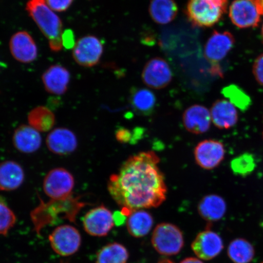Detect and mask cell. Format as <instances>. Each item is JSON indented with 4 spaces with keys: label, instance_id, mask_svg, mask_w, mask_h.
I'll list each match as a JSON object with an SVG mask.
<instances>
[{
    "label": "cell",
    "instance_id": "19",
    "mask_svg": "<svg viewBox=\"0 0 263 263\" xmlns=\"http://www.w3.org/2000/svg\"><path fill=\"white\" fill-rule=\"evenodd\" d=\"M13 144L20 152L31 154L42 145V137L39 132L30 126L23 124L16 128L12 137Z\"/></svg>",
    "mask_w": 263,
    "mask_h": 263
},
{
    "label": "cell",
    "instance_id": "41",
    "mask_svg": "<svg viewBox=\"0 0 263 263\" xmlns=\"http://www.w3.org/2000/svg\"><path fill=\"white\" fill-rule=\"evenodd\" d=\"M261 37H262V42H263V24H262V28H261Z\"/></svg>",
    "mask_w": 263,
    "mask_h": 263
},
{
    "label": "cell",
    "instance_id": "8",
    "mask_svg": "<svg viewBox=\"0 0 263 263\" xmlns=\"http://www.w3.org/2000/svg\"><path fill=\"white\" fill-rule=\"evenodd\" d=\"M49 241L57 254L68 256L78 251L81 245V236L77 228L70 225L58 227L49 236Z\"/></svg>",
    "mask_w": 263,
    "mask_h": 263
},
{
    "label": "cell",
    "instance_id": "22",
    "mask_svg": "<svg viewBox=\"0 0 263 263\" xmlns=\"http://www.w3.org/2000/svg\"><path fill=\"white\" fill-rule=\"evenodd\" d=\"M197 210L199 215L206 221L216 222L222 219L225 216L227 203L221 196L209 195L200 200Z\"/></svg>",
    "mask_w": 263,
    "mask_h": 263
},
{
    "label": "cell",
    "instance_id": "42",
    "mask_svg": "<svg viewBox=\"0 0 263 263\" xmlns=\"http://www.w3.org/2000/svg\"><path fill=\"white\" fill-rule=\"evenodd\" d=\"M261 263H263V262H261Z\"/></svg>",
    "mask_w": 263,
    "mask_h": 263
},
{
    "label": "cell",
    "instance_id": "38",
    "mask_svg": "<svg viewBox=\"0 0 263 263\" xmlns=\"http://www.w3.org/2000/svg\"><path fill=\"white\" fill-rule=\"evenodd\" d=\"M259 14L263 15V0H254Z\"/></svg>",
    "mask_w": 263,
    "mask_h": 263
},
{
    "label": "cell",
    "instance_id": "29",
    "mask_svg": "<svg viewBox=\"0 0 263 263\" xmlns=\"http://www.w3.org/2000/svg\"><path fill=\"white\" fill-rule=\"evenodd\" d=\"M222 94L228 98L230 103L240 110L245 111L252 104L251 98L238 85L232 84L223 88Z\"/></svg>",
    "mask_w": 263,
    "mask_h": 263
},
{
    "label": "cell",
    "instance_id": "9",
    "mask_svg": "<svg viewBox=\"0 0 263 263\" xmlns=\"http://www.w3.org/2000/svg\"><path fill=\"white\" fill-rule=\"evenodd\" d=\"M141 79L147 87L156 90L163 89L172 82L173 72L166 60L154 58L144 65Z\"/></svg>",
    "mask_w": 263,
    "mask_h": 263
},
{
    "label": "cell",
    "instance_id": "10",
    "mask_svg": "<svg viewBox=\"0 0 263 263\" xmlns=\"http://www.w3.org/2000/svg\"><path fill=\"white\" fill-rule=\"evenodd\" d=\"M103 51V44L100 39L95 35H85L76 42L73 57L82 67H92L100 62Z\"/></svg>",
    "mask_w": 263,
    "mask_h": 263
},
{
    "label": "cell",
    "instance_id": "6",
    "mask_svg": "<svg viewBox=\"0 0 263 263\" xmlns=\"http://www.w3.org/2000/svg\"><path fill=\"white\" fill-rule=\"evenodd\" d=\"M235 39L229 31H213L207 41L204 49L205 57L212 65V73L222 76L219 63L234 47Z\"/></svg>",
    "mask_w": 263,
    "mask_h": 263
},
{
    "label": "cell",
    "instance_id": "39",
    "mask_svg": "<svg viewBox=\"0 0 263 263\" xmlns=\"http://www.w3.org/2000/svg\"><path fill=\"white\" fill-rule=\"evenodd\" d=\"M158 263H174L172 261L168 259H163Z\"/></svg>",
    "mask_w": 263,
    "mask_h": 263
},
{
    "label": "cell",
    "instance_id": "40",
    "mask_svg": "<svg viewBox=\"0 0 263 263\" xmlns=\"http://www.w3.org/2000/svg\"><path fill=\"white\" fill-rule=\"evenodd\" d=\"M259 225H260L261 228L263 230V217H262V218L261 220L260 223H259Z\"/></svg>",
    "mask_w": 263,
    "mask_h": 263
},
{
    "label": "cell",
    "instance_id": "15",
    "mask_svg": "<svg viewBox=\"0 0 263 263\" xmlns=\"http://www.w3.org/2000/svg\"><path fill=\"white\" fill-rule=\"evenodd\" d=\"M9 48L12 57L21 63H31L37 57V45L34 39L26 31H19L13 35Z\"/></svg>",
    "mask_w": 263,
    "mask_h": 263
},
{
    "label": "cell",
    "instance_id": "36",
    "mask_svg": "<svg viewBox=\"0 0 263 263\" xmlns=\"http://www.w3.org/2000/svg\"><path fill=\"white\" fill-rule=\"evenodd\" d=\"M114 221L115 225L120 226L127 221V216L121 212H116L113 214Z\"/></svg>",
    "mask_w": 263,
    "mask_h": 263
},
{
    "label": "cell",
    "instance_id": "24",
    "mask_svg": "<svg viewBox=\"0 0 263 263\" xmlns=\"http://www.w3.org/2000/svg\"><path fill=\"white\" fill-rule=\"evenodd\" d=\"M175 0H151L149 13L157 24L167 25L172 22L178 14Z\"/></svg>",
    "mask_w": 263,
    "mask_h": 263
},
{
    "label": "cell",
    "instance_id": "35",
    "mask_svg": "<svg viewBox=\"0 0 263 263\" xmlns=\"http://www.w3.org/2000/svg\"><path fill=\"white\" fill-rule=\"evenodd\" d=\"M116 138L119 142L126 143L133 141L134 137L129 130L121 127L116 132Z\"/></svg>",
    "mask_w": 263,
    "mask_h": 263
},
{
    "label": "cell",
    "instance_id": "13",
    "mask_svg": "<svg viewBox=\"0 0 263 263\" xmlns=\"http://www.w3.org/2000/svg\"><path fill=\"white\" fill-rule=\"evenodd\" d=\"M229 17L241 29L257 27L261 21L254 0H234L230 6Z\"/></svg>",
    "mask_w": 263,
    "mask_h": 263
},
{
    "label": "cell",
    "instance_id": "21",
    "mask_svg": "<svg viewBox=\"0 0 263 263\" xmlns=\"http://www.w3.org/2000/svg\"><path fill=\"white\" fill-rule=\"evenodd\" d=\"M25 177L24 170L17 162L8 160L0 163V191L18 189L24 183Z\"/></svg>",
    "mask_w": 263,
    "mask_h": 263
},
{
    "label": "cell",
    "instance_id": "27",
    "mask_svg": "<svg viewBox=\"0 0 263 263\" xmlns=\"http://www.w3.org/2000/svg\"><path fill=\"white\" fill-rule=\"evenodd\" d=\"M28 121L29 125L39 132H48L53 128L55 117L48 107L38 106L29 113Z\"/></svg>",
    "mask_w": 263,
    "mask_h": 263
},
{
    "label": "cell",
    "instance_id": "25",
    "mask_svg": "<svg viewBox=\"0 0 263 263\" xmlns=\"http://www.w3.org/2000/svg\"><path fill=\"white\" fill-rule=\"evenodd\" d=\"M154 218L151 214L143 209L132 212L126 221L128 232L134 238L146 236L152 229Z\"/></svg>",
    "mask_w": 263,
    "mask_h": 263
},
{
    "label": "cell",
    "instance_id": "31",
    "mask_svg": "<svg viewBox=\"0 0 263 263\" xmlns=\"http://www.w3.org/2000/svg\"><path fill=\"white\" fill-rule=\"evenodd\" d=\"M16 221L15 213L3 200H0V235H7Z\"/></svg>",
    "mask_w": 263,
    "mask_h": 263
},
{
    "label": "cell",
    "instance_id": "32",
    "mask_svg": "<svg viewBox=\"0 0 263 263\" xmlns=\"http://www.w3.org/2000/svg\"><path fill=\"white\" fill-rule=\"evenodd\" d=\"M49 7L54 11L64 12L70 7L73 0H45Z\"/></svg>",
    "mask_w": 263,
    "mask_h": 263
},
{
    "label": "cell",
    "instance_id": "12",
    "mask_svg": "<svg viewBox=\"0 0 263 263\" xmlns=\"http://www.w3.org/2000/svg\"><path fill=\"white\" fill-rule=\"evenodd\" d=\"M194 154L196 162L200 167L212 170L218 167L224 159L226 150L221 141L209 139L197 144Z\"/></svg>",
    "mask_w": 263,
    "mask_h": 263
},
{
    "label": "cell",
    "instance_id": "4",
    "mask_svg": "<svg viewBox=\"0 0 263 263\" xmlns=\"http://www.w3.org/2000/svg\"><path fill=\"white\" fill-rule=\"evenodd\" d=\"M228 8V0H189L185 14L193 25L210 28L218 24Z\"/></svg>",
    "mask_w": 263,
    "mask_h": 263
},
{
    "label": "cell",
    "instance_id": "14",
    "mask_svg": "<svg viewBox=\"0 0 263 263\" xmlns=\"http://www.w3.org/2000/svg\"><path fill=\"white\" fill-rule=\"evenodd\" d=\"M193 251L203 260H211L221 254L223 249L222 239L211 230L200 232L192 242Z\"/></svg>",
    "mask_w": 263,
    "mask_h": 263
},
{
    "label": "cell",
    "instance_id": "3",
    "mask_svg": "<svg viewBox=\"0 0 263 263\" xmlns=\"http://www.w3.org/2000/svg\"><path fill=\"white\" fill-rule=\"evenodd\" d=\"M26 11L47 39L52 51H60L63 47L62 37L63 27L60 18L49 7L45 0H29Z\"/></svg>",
    "mask_w": 263,
    "mask_h": 263
},
{
    "label": "cell",
    "instance_id": "17",
    "mask_svg": "<svg viewBox=\"0 0 263 263\" xmlns=\"http://www.w3.org/2000/svg\"><path fill=\"white\" fill-rule=\"evenodd\" d=\"M182 120L185 129L196 135L208 132L212 122L210 111L199 104L193 105L187 108L183 114Z\"/></svg>",
    "mask_w": 263,
    "mask_h": 263
},
{
    "label": "cell",
    "instance_id": "18",
    "mask_svg": "<svg viewBox=\"0 0 263 263\" xmlns=\"http://www.w3.org/2000/svg\"><path fill=\"white\" fill-rule=\"evenodd\" d=\"M42 81L48 93L55 95H64L70 83V73L63 66L51 65L43 74Z\"/></svg>",
    "mask_w": 263,
    "mask_h": 263
},
{
    "label": "cell",
    "instance_id": "33",
    "mask_svg": "<svg viewBox=\"0 0 263 263\" xmlns=\"http://www.w3.org/2000/svg\"><path fill=\"white\" fill-rule=\"evenodd\" d=\"M253 73L256 81L263 86V53L259 55L253 66Z\"/></svg>",
    "mask_w": 263,
    "mask_h": 263
},
{
    "label": "cell",
    "instance_id": "2",
    "mask_svg": "<svg viewBox=\"0 0 263 263\" xmlns=\"http://www.w3.org/2000/svg\"><path fill=\"white\" fill-rule=\"evenodd\" d=\"M40 202L30 215L34 230L39 235L45 227L54 224L60 219L75 223L78 214L88 204L81 201L80 197L72 195L64 199H50L47 202L41 199Z\"/></svg>",
    "mask_w": 263,
    "mask_h": 263
},
{
    "label": "cell",
    "instance_id": "11",
    "mask_svg": "<svg viewBox=\"0 0 263 263\" xmlns=\"http://www.w3.org/2000/svg\"><path fill=\"white\" fill-rule=\"evenodd\" d=\"M114 225L112 213L103 205L91 209L84 216V229L91 236H106Z\"/></svg>",
    "mask_w": 263,
    "mask_h": 263
},
{
    "label": "cell",
    "instance_id": "23",
    "mask_svg": "<svg viewBox=\"0 0 263 263\" xmlns=\"http://www.w3.org/2000/svg\"><path fill=\"white\" fill-rule=\"evenodd\" d=\"M129 102L137 114L149 116L155 109L157 99L153 92L148 88L133 87L130 91Z\"/></svg>",
    "mask_w": 263,
    "mask_h": 263
},
{
    "label": "cell",
    "instance_id": "37",
    "mask_svg": "<svg viewBox=\"0 0 263 263\" xmlns=\"http://www.w3.org/2000/svg\"><path fill=\"white\" fill-rule=\"evenodd\" d=\"M180 263H203L200 259L190 257L184 259Z\"/></svg>",
    "mask_w": 263,
    "mask_h": 263
},
{
    "label": "cell",
    "instance_id": "1",
    "mask_svg": "<svg viewBox=\"0 0 263 263\" xmlns=\"http://www.w3.org/2000/svg\"><path fill=\"white\" fill-rule=\"evenodd\" d=\"M159 162V157L153 151L140 153L129 157L119 172L110 177L108 192L124 215L156 208L166 200L167 189Z\"/></svg>",
    "mask_w": 263,
    "mask_h": 263
},
{
    "label": "cell",
    "instance_id": "16",
    "mask_svg": "<svg viewBox=\"0 0 263 263\" xmlns=\"http://www.w3.org/2000/svg\"><path fill=\"white\" fill-rule=\"evenodd\" d=\"M48 149L59 156L73 153L78 147V139L73 131L65 127L55 128L46 140Z\"/></svg>",
    "mask_w": 263,
    "mask_h": 263
},
{
    "label": "cell",
    "instance_id": "20",
    "mask_svg": "<svg viewBox=\"0 0 263 263\" xmlns=\"http://www.w3.org/2000/svg\"><path fill=\"white\" fill-rule=\"evenodd\" d=\"M210 111L212 123L220 129H229L238 123L237 110L229 101H216Z\"/></svg>",
    "mask_w": 263,
    "mask_h": 263
},
{
    "label": "cell",
    "instance_id": "28",
    "mask_svg": "<svg viewBox=\"0 0 263 263\" xmlns=\"http://www.w3.org/2000/svg\"><path fill=\"white\" fill-rule=\"evenodd\" d=\"M129 256V252L123 245L110 243L99 251L96 263H127Z\"/></svg>",
    "mask_w": 263,
    "mask_h": 263
},
{
    "label": "cell",
    "instance_id": "7",
    "mask_svg": "<svg viewBox=\"0 0 263 263\" xmlns=\"http://www.w3.org/2000/svg\"><path fill=\"white\" fill-rule=\"evenodd\" d=\"M74 179L67 170L63 167L52 169L46 175L43 188L50 199H61L72 195Z\"/></svg>",
    "mask_w": 263,
    "mask_h": 263
},
{
    "label": "cell",
    "instance_id": "26",
    "mask_svg": "<svg viewBox=\"0 0 263 263\" xmlns=\"http://www.w3.org/2000/svg\"><path fill=\"white\" fill-rule=\"evenodd\" d=\"M228 255L233 263H250L255 257V248L248 240L236 238L230 243Z\"/></svg>",
    "mask_w": 263,
    "mask_h": 263
},
{
    "label": "cell",
    "instance_id": "30",
    "mask_svg": "<svg viewBox=\"0 0 263 263\" xmlns=\"http://www.w3.org/2000/svg\"><path fill=\"white\" fill-rule=\"evenodd\" d=\"M231 169L236 176L246 177L254 172L256 166V160L253 154L245 153L232 160Z\"/></svg>",
    "mask_w": 263,
    "mask_h": 263
},
{
    "label": "cell",
    "instance_id": "34",
    "mask_svg": "<svg viewBox=\"0 0 263 263\" xmlns=\"http://www.w3.org/2000/svg\"><path fill=\"white\" fill-rule=\"evenodd\" d=\"M62 45L65 48H73L76 44L73 31L68 29L64 31L62 37Z\"/></svg>",
    "mask_w": 263,
    "mask_h": 263
},
{
    "label": "cell",
    "instance_id": "43",
    "mask_svg": "<svg viewBox=\"0 0 263 263\" xmlns=\"http://www.w3.org/2000/svg\"><path fill=\"white\" fill-rule=\"evenodd\" d=\"M262 134H263V133H262Z\"/></svg>",
    "mask_w": 263,
    "mask_h": 263
},
{
    "label": "cell",
    "instance_id": "5",
    "mask_svg": "<svg viewBox=\"0 0 263 263\" xmlns=\"http://www.w3.org/2000/svg\"><path fill=\"white\" fill-rule=\"evenodd\" d=\"M151 242L159 254L165 256L175 255L183 248V233L178 227L173 223H161L154 229Z\"/></svg>",
    "mask_w": 263,
    "mask_h": 263
}]
</instances>
